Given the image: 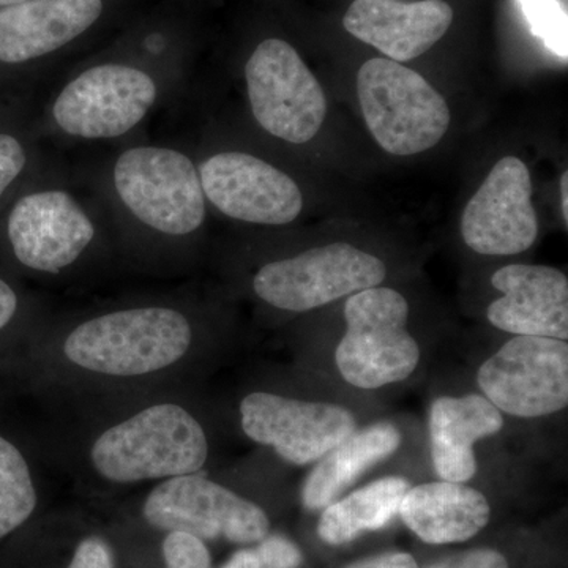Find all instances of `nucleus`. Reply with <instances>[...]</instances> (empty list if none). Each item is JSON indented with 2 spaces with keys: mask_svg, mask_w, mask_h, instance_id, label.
<instances>
[{
  "mask_svg": "<svg viewBox=\"0 0 568 568\" xmlns=\"http://www.w3.org/2000/svg\"><path fill=\"white\" fill-rule=\"evenodd\" d=\"M207 457L203 426L174 403L153 405L111 426L91 450L97 473L114 484L197 474Z\"/></svg>",
  "mask_w": 568,
  "mask_h": 568,
  "instance_id": "1",
  "label": "nucleus"
},
{
  "mask_svg": "<svg viewBox=\"0 0 568 568\" xmlns=\"http://www.w3.org/2000/svg\"><path fill=\"white\" fill-rule=\"evenodd\" d=\"M193 342L182 313L163 306L122 310L78 325L63 345L71 364L99 375H151L181 361Z\"/></svg>",
  "mask_w": 568,
  "mask_h": 568,
  "instance_id": "2",
  "label": "nucleus"
},
{
  "mask_svg": "<svg viewBox=\"0 0 568 568\" xmlns=\"http://www.w3.org/2000/svg\"><path fill=\"white\" fill-rule=\"evenodd\" d=\"M345 320L335 362L347 384L376 390L416 372L420 347L407 332L409 304L398 291L376 286L349 295Z\"/></svg>",
  "mask_w": 568,
  "mask_h": 568,
  "instance_id": "3",
  "label": "nucleus"
},
{
  "mask_svg": "<svg viewBox=\"0 0 568 568\" xmlns=\"http://www.w3.org/2000/svg\"><path fill=\"white\" fill-rule=\"evenodd\" d=\"M357 92L369 132L392 155L435 148L450 125L444 97L417 71L390 59H369L357 74Z\"/></svg>",
  "mask_w": 568,
  "mask_h": 568,
  "instance_id": "4",
  "label": "nucleus"
},
{
  "mask_svg": "<svg viewBox=\"0 0 568 568\" xmlns=\"http://www.w3.org/2000/svg\"><path fill=\"white\" fill-rule=\"evenodd\" d=\"M115 192L123 205L151 230L189 235L205 219L200 173L174 149L133 148L114 164Z\"/></svg>",
  "mask_w": 568,
  "mask_h": 568,
  "instance_id": "5",
  "label": "nucleus"
},
{
  "mask_svg": "<svg viewBox=\"0 0 568 568\" xmlns=\"http://www.w3.org/2000/svg\"><path fill=\"white\" fill-rule=\"evenodd\" d=\"M386 276L379 257L336 242L265 264L254 276L253 290L265 304L304 313L379 286Z\"/></svg>",
  "mask_w": 568,
  "mask_h": 568,
  "instance_id": "6",
  "label": "nucleus"
},
{
  "mask_svg": "<svg viewBox=\"0 0 568 568\" xmlns=\"http://www.w3.org/2000/svg\"><path fill=\"white\" fill-rule=\"evenodd\" d=\"M245 78L254 119L265 132L293 144L316 136L327 112L323 85L290 43L264 40L246 62Z\"/></svg>",
  "mask_w": 568,
  "mask_h": 568,
  "instance_id": "7",
  "label": "nucleus"
},
{
  "mask_svg": "<svg viewBox=\"0 0 568 568\" xmlns=\"http://www.w3.org/2000/svg\"><path fill=\"white\" fill-rule=\"evenodd\" d=\"M142 515L152 528L183 530L205 541L256 545L271 534L263 507L200 474L166 478L152 489Z\"/></svg>",
  "mask_w": 568,
  "mask_h": 568,
  "instance_id": "8",
  "label": "nucleus"
},
{
  "mask_svg": "<svg viewBox=\"0 0 568 568\" xmlns=\"http://www.w3.org/2000/svg\"><path fill=\"white\" fill-rule=\"evenodd\" d=\"M485 398L508 416H551L568 405L567 342L517 335L478 368Z\"/></svg>",
  "mask_w": 568,
  "mask_h": 568,
  "instance_id": "9",
  "label": "nucleus"
},
{
  "mask_svg": "<svg viewBox=\"0 0 568 568\" xmlns=\"http://www.w3.org/2000/svg\"><path fill=\"white\" fill-rule=\"evenodd\" d=\"M151 74L121 63L85 70L63 88L52 106L59 129L82 140H111L129 133L155 103Z\"/></svg>",
  "mask_w": 568,
  "mask_h": 568,
  "instance_id": "10",
  "label": "nucleus"
},
{
  "mask_svg": "<svg viewBox=\"0 0 568 568\" xmlns=\"http://www.w3.org/2000/svg\"><path fill=\"white\" fill-rule=\"evenodd\" d=\"M241 420L250 439L274 448L280 458L295 466L320 462L357 429L346 407L268 392H253L242 399Z\"/></svg>",
  "mask_w": 568,
  "mask_h": 568,
  "instance_id": "11",
  "label": "nucleus"
},
{
  "mask_svg": "<svg viewBox=\"0 0 568 568\" xmlns=\"http://www.w3.org/2000/svg\"><path fill=\"white\" fill-rule=\"evenodd\" d=\"M462 234L473 252L510 256L526 252L538 234L528 166L517 156L499 160L467 203Z\"/></svg>",
  "mask_w": 568,
  "mask_h": 568,
  "instance_id": "12",
  "label": "nucleus"
},
{
  "mask_svg": "<svg viewBox=\"0 0 568 568\" xmlns=\"http://www.w3.org/2000/svg\"><path fill=\"white\" fill-rule=\"evenodd\" d=\"M204 196L234 220L267 226L294 222L304 207L297 183L244 152H222L201 163Z\"/></svg>",
  "mask_w": 568,
  "mask_h": 568,
  "instance_id": "13",
  "label": "nucleus"
},
{
  "mask_svg": "<svg viewBox=\"0 0 568 568\" xmlns=\"http://www.w3.org/2000/svg\"><path fill=\"white\" fill-rule=\"evenodd\" d=\"M95 226L73 196L43 190L22 196L11 207L7 239L24 267L59 274L92 244Z\"/></svg>",
  "mask_w": 568,
  "mask_h": 568,
  "instance_id": "14",
  "label": "nucleus"
},
{
  "mask_svg": "<svg viewBox=\"0 0 568 568\" xmlns=\"http://www.w3.org/2000/svg\"><path fill=\"white\" fill-rule=\"evenodd\" d=\"M503 293L488 306L489 323L511 335L568 339V280L549 265L511 264L491 276Z\"/></svg>",
  "mask_w": 568,
  "mask_h": 568,
  "instance_id": "15",
  "label": "nucleus"
},
{
  "mask_svg": "<svg viewBox=\"0 0 568 568\" xmlns=\"http://www.w3.org/2000/svg\"><path fill=\"white\" fill-rule=\"evenodd\" d=\"M452 21L454 10L444 0H354L343 26L390 61L407 62L432 50L446 36Z\"/></svg>",
  "mask_w": 568,
  "mask_h": 568,
  "instance_id": "16",
  "label": "nucleus"
},
{
  "mask_svg": "<svg viewBox=\"0 0 568 568\" xmlns=\"http://www.w3.org/2000/svg\"><path fill=\"white\" fill-rule=\"evenodd\" d=\"M103 0H24L0 9V62L24 63L61 50L102 17Z\"/></svg>",
  "mask_w": 568,
  "mask_h": 568,
  "instance_id": "17",
  "label": "nucleus"
},
{
  "mask_svg": "<svg viewBox=\"0 0 568 568\" xmlns=\"http://www.w3.org/2000/svg\"><path fill=\"white\" fill-rule=\"evenodd\" d=\"M503 413L484 395L439 396L429 410L433 466L440 480L467 484L477 474L476 444L503 429Z\"/></svg>",
  "mask_w": 568,
  "mask_h": 568,
  "instance_id": "18",
  "label": "nucleus"
},
{
  "mask_svg": "<svg viewBox=\"0 0 568 568\" xmlns=\"http://www.w3.org/2000/svg\"><path fill=\"white\" fill-rule=\"evenodd\" d=\"M398 515L425 544L448 545L470 540L487 528L491 507L478 489L440 480L407 489Z\"/></svg>",
  "mask_w": 568,
  "mask_h": 568,
  "instance_id": "19",
  "label": "nucleus"
},
{
  "mask_svg": "<svg viewBox=\"0 0 568 568\" xmlns=\"http://www.w3.org/2000/svg\"><path fill=\"white\" fill-rule=\"evenodd\" d=\"M399 446L402 433L388 422L355 429L313 467L302 488V504L306 510H324L362 474L390 458Z\"/></svg>",
  "mask_w": 568,
  "mask_h": 568,
  "instance_id": "20",
  "label": "nucleus"
},
{
  "mask_svg": "<svg viewBox=\"0 0 568 568\" xmlns=\"http://www.w3.org/2000/svg\"><path fill=\"white\" fill-rule=\"evenodd\" d=\"M409 488L405 477H384L335 500L324 508L317 536L331 547H342L362 534L386 528Z\"/></svg>",
  "mask_w": 568,
  "mask_h": 568,
  "instance_id": "21",
  "label": "nucleus"
},
{
  "mask_svg": "<svg viewBox=\"0 0 568 568\" xmlns=\"http://www.w3.org/2000/svg\"><path fill=\"white\" fill-rule=\"evenodd\" d=\"M39 506L31 467L17 444L0 435V544L31 521Z\"/></svg>",
  "mask_w": 568,
  "mask_h": 568,
  "instance_id": "22",
  "label": "nucleus"
},
{
  "mask_svg": "<svg viewBox=\"0 0 568 568\" xmlns=\"http://www.w3.org/2000/svg\"><path fill=\"white\" fill-rule=\"evenodd\" d=\"M521 6L534 33L555 54L567 59V13L558 0H521Z\"/></svg>",
  "mask_w": 568,
  "mask_h": 568,
  "instance_id": "23",
  "label": "nucleus"
},
{
  "mask_svg": "<svg viewBox=\"0 0 568 568\" xmlns=\"http://www.w3.org/2000/svg\"><path fill=\"white\" fill-rule=\"evenodd\" d=\"M166 568H212V555L203 538L183 530L166 532L162 545Z\"/></svg>",
  "mask_w": 568,
  "mask_h": 568,
  "instance_id": "24",
  "label": "nucleus"
},
{
  "mask_svg": "<svg viewBox=\"0 0 568 568\" xmlns=\"http://www.w3.org/2000/svg\"><path fill=\"white\" fill-rule=\"evenodd\" d=\"M256 545L254 549L264 568H301L304 564L301 548L280 534H267Z\"/></svg>",
  "mask_w": 568,
  "mask_h": 568,
  "instance_id": "25",
  "label": "nucleus"
},
{
  "mask_svg": "<svg viewBox=\"0 0 568 568\" xmlns=\"http://www.w3.org/2000/svg\"><path fill=\"white\" fill-rule=\"evenodd\" d=\"M28 164V152L17 136L0 133V197L20 178Z\"/></svg>",
  "mask_w": 568,
  "mask_h": 568,
  "instance_id": "26",
  "label": "nucleus"
},
{
  "mask_svg": "<svg viewBox=\"0 0 568 568\" xmlns=\"http://www.w3.org/2000/svg\"><path fill=\"white\" fill-rule=\"evenodd\" d=\"M67 568H115L114 552L103 537H84L78 541Z\"/></svg>",
  "mask_w": 568,
  "mask_h": 568,
  "instance_id": "27",
  "label": "nucleus"
},
{
  "mask_svg": "<svg viewBox=\"0 0 568 568\" xmlns=\"http://www.w3.org/2000/svg\"><path fill=\"white\" fill-rule=\"evenodd\" d=\"M425 568H510L506 556L493 548H474L447 556Z\"/></svg>",
  "mask_w": 568,
  "mask_h": 568,
  "instance_id": "28",
  "label": "nucleus"
},
{
  "mask_svg": "<svg viewBox=\"0 0 568 568\" xmlns=\"http://www.w3.org/2000/svg\"><path fill=\"white\" fill-rule=\"evenodd\" d=\"M345 568H418V564L409 552L390 551L354 560Z\"/></svg>",
  "mask_w": 568,
  "mask_h": 568,
  "instance_id": "29",
  "label": "nucleus"
},
{
  "mask_svg": "<svg viewBox=\"0 0 568 568\" xmlns=\"http://www.w3.org/2000/svg\"><path fill=\"white\" fill-rule=\"evenodd\" d=\"M20 308L17 291L0 276V334L13 323Z\"/></svg>",
  "mask_w": 568,
  "mask_h": 568,
  "instance_id": "30",
  "label": "nucleus"
},
{
  "mask_svg": "<svg viewBox=\"0 0 568 568\" xmlns=\"http://www.w3.org/2000/svg\"><path fill=\"white\" fill-rule=\"evenodd\" d=\"M220 568H264L257 558L256 549L242 548L235 551Z\"/></svg>",
  "mask_w": 568,
  "mask_h": 568,
  "instance_id": "31",
  "label": "nucleus"
},
{
  "mask_svg": "<svg viewBox=\"0 0 568 568\" xmlns=\"http://www.w3.org/2000/svg\"><path fill=\"white\" fill-rule=\"evenodd\" d=\"M560 203H562L564 220L568 223V173L560 175Z\"/></svg>",
  "mask_w": 568,
  "mask_h": 568,
  "instance_id": "32",
  "label": "nucleus"
},
{
  "mask_svg": "<svg viewBox=\"0 0 568 568\" xmlns=\"http://www.w3.org/2000/svg\"><path fill=\"white\" fill-rule=\"evenodd\" d=\"M24 2V0H0V9L3 7L17 6V3Z\"/></svg>",
  "mask_w": 568,
  "mask_h": 568,
  "instance_id": "33",
  "label": "nucleus"
}]
</instances>
